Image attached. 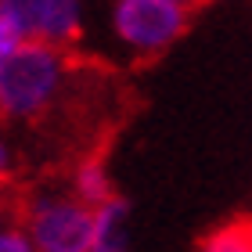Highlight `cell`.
<instances>
[{
  "instance_id": "ba28073f",
  "label": "cell",
  "mask_w": 252,
  "mask_h": 252,
  "mask_svg": "<svg viewBox=\"0 0 252 252\" xmlns=\"http://www.w3.org/2000/svg\"><path fill=\"white\" fill-rule=\"evenodd\" d=\"M173 4L188 7V11H198V7H205V4H213V0H173Z\"/></svg>"
},
{
  "instance_id": "277c9868",
  "label": "cell",
  "mask_w": 252,
  "mask_h": 252,
  "mask_svg": "<svg viewBox=\"0 0 252 252\" xmlns=\"http://www.w3.org/2000/svg\"><path fill=\"white\" fill-rule=\"evenodd\" d=\"M194 252H252V216H234L220 227H213Z\"/></svg>"
},
{
  "instance_id": "3957f363",
  "label": "cell",
  "mask_w": 252,
  "mask_h": 252,
  "mask_svg": "<svg viewBox=\"0 0 252 252\" xmlns=\"http://www.w3.org/2000/svg\"><path fill=\"white\" fill-rule=\"evenodd\" d=\"M0 11L18 26L26 40L76 51L79 43V4L76 0H0Z\"/></svg>"
},
{
  "instance_id": "7a4b0ae2",
  "label": "cell",
  "mask_w": 252,
  "mask_h": 252,
  "mask_svg": "<svg viewBox=\"0 0 252 252\" xmlns=\"http://www.w3.org/2000/svg\"><path fill=\"white\" fill-rule=\"evenodd\" d=\"M116 32L137 58L155 62L188 32L191 11L173 0H119L116 4Z\"/></svg>"
},
{
  "instance_id": "8992f818",
  "label": "cell",
  "mask_w": 252,
  "mask_h": 252,
  "mask_svg": "<svg viewBox=\"0 0 252 252\" xmlns=\"http://www.w3.org/2000/svg\"><path fill=\"white\" fill-rule=\"evenodd\" d=\"M0 252H36V249H32V242L26 234H18L11 227V231H0Z\"/></svg>"
},
{
  "instance_id": "6da1fadb",
  "label": "cell",
  "mask_w": 252,
  "mask_h": 252,
  "mask_svg": "<svg viewBox=\"0 0 252 252\" xmlns=\"http://www.w3.org/2000/svg\"><path fill=\"white\" fill-rule=\"evenodd\" d=\"M68 72L72 51L43 40H22L0 65V123L47 116Z\"/></svg>"
},
{
  "instance_id": "5b68a950",
  "label": "cell",
  "mask_w": 252,
  "mask_h": 252,
  "mask_svg": "<svg viewBox=\"0 0 252 252\" xmlns=\"http://www.w3.org/2000/svg\"><path fill=\"white\" fill-rule=\"evenodd\" d=\"M22 40H26V36L18 32V26H15V22H11V18L4 15V11H0V65L7 62V54L15 51Z\"/></svg>"
},
{
  "instance_id": "52a82bcc",
  "label": "cell",
  "mask_w": 252,
  "mask_h": 252,
  "mask_svg": "<svg viewBox=\"0 0 252 252\" xmlns=\"http://www.w3.org/2000/svg\"><path fill=\"white\" fill-rule=\"evenodd\" d=\"M15 169H11V152H7V144L0 141V177H11Z\"/></svg>"
}]
</instances>
